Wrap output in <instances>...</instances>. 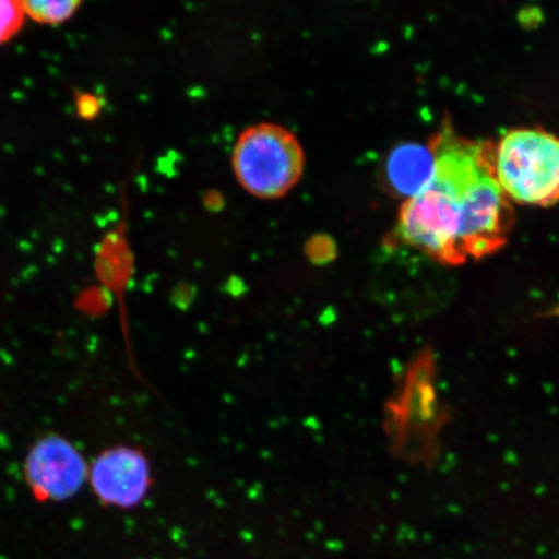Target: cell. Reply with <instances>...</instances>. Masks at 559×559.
Returning a JSON list of instances; mask_svg holds the SVG:
<instances>
[{"label": "cell", "mask_w": 559, "mask_h": 559, "mask_svg": "<svg viewBox=\"0 0 559 559\" xmlns=\"http://www.w3.org/2000/svg\"><path fill=\"white\" fill-rule=\"evenodd\" d=\"M435 173L436 156L430 144L396 145L384 163V175L390 187L407 200L424 191Z\"/></svg>", "instance_id": "6"}, {"label": "cell", "mask_w": 559, "mask_h": 559, "mask_svg": "<svg viewBox=\"0 0 559 559\" xmlns=\"http://www.w3.org/2000/svg\"><path fill=\"white\" fill-rule=\"evenodd\" d=\"M25 12L21 2L0 0V45L10 40L24 24Z\"/></svg>", "instance_id": "8"}, {"label": "cell", "mask_w": 559, "mask_h": 559, "mask_svg": "<svg viewBox=\"0 0 559 559\" xmlns=\"http://www.w3.org/2000/svg\"><path fill=\"white\" fill-rule=\"evenodd\" d=\"M88 481L96 498L105 506L135 508L150 492L151 465L142 451L126 445L114 447L94 460Z\"/></svg>", "instance_id": "5"}, {"label": "cell", "mask_w": 559, "mask_h": 559, "mask_svg": "<svg viewBox=\"0 0 559 559\" xmlns=\"http://www.w3.org/2000/svg\"><path fill=\"white\" fill-rule=\"evenodd\" d=\"M436 173L424 191L405 200L402 239L443 264L491 255L508 242L512 200L493 169V143L466 139L450 123L431 140Z\"/></svg>", "instance_id": "1"}, {"label": "cell", "mask_w": 559, "mask_h": 559, "mask_svg": "<svg viewBox=\"0 0 559 559\" xmlns=\"http://www.w3.org/2000/svg\"><path fill=\"white\" fill-rule=\"evenodd\" d=\"M90 466L73 443L47 436L34 443L25 460V477L41 500L72 499L88 481Z\"/></svg>", "instance_id": "4"}, {"label": "cell", "mask_w": 559, "mask_h": 559, "mask_svg": "<svg viewBox=\"0 0 559 559\" xmlns=\"http://www.w3.org/2000/svg\"><path fill=\"white\" fill-rule=\"evenodd\" d=\"M493 169L502 190L523 205L559 201V135L539 128L506 132L493 143Z\"/></svg>", "instance_id": "2"}, {"label": "cell", "mask_w": 559, "mask_h": 559, "mask_svg": "<svg viewBox=\"0 0 559 559\" xmlns=\"http://www.w3.org/2000/svg\"><path fill=\"white\" fill-rule=\"evenodd\" d=\"M25 15L40 24H61L72 17L81 2H21Z\"/></svg>", "instance_id": "7"}, {"label": "cell", "mask_w": 559, "mask_h": 559, "mask_svg": "<svg viewBox=\"0 0 559 559\" xmlns=\"http://www.w3.org/2000/svg\"><path fill=\"white\" fill-rule=\"evenodd\" d=\"M76 107L81 117L93 120L99 114L102 104L94 95L80 94L76 96Z\"/></svg>", "instance_id": "9"}, {"label": "cell", "mask_w": 559, "mask_h": 559, "mask_svg": "<svg viewBox=\"0 0 559 559\" xmlns=\"http://www.w3.org/2000/svg\"><path fill=\"white\" fill-rule=\"evenodd\" d=\"M233 164L245 190L257 198L275 199L297 185L305 157L292 132L282 126L263 123L242 132Z\"/></svg>", "instance_id": "3"}]
</instances>
